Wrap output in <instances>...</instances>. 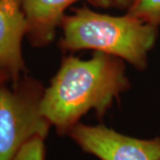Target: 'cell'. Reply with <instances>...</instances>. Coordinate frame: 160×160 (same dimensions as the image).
<instances>
[{
  "instance_id": "cell-7",
  "label": "cell",
  "mask_w": 160,
  "mask_h": 160,
  "mask_svg": "<svg viewBox=\"0 0 160 160\" xmlns=\"http://www.w3.org/2000/svg\"><path fill=\"white\" fill-rule=\"evenodd\" d=\"M127 13L155 27L160 26V0H133Z\"/></svg>"
},
{
  "instance_id": "cell-6",
  "label": "cell",
  "mask_w": 160,
  "mask_h": 160,
  "mask_svg": "<svg viewBox=\"0 0 160 160\" xmlns=\"http://www.w3.org/2000/svg\"><path fill=\"white\" fill-rule=\"evenodd\" d=\"M79 0H22L23 11L27 19V38L35 47L48 46L55 37V32L65 11ZM99 7L114 6L115 0H86Z\"/></svg>"
},
{
  "instance_id": "cell-2",
  "label": "cell",
  "mask_w": 160,
  "mask_h": 160,
  "mask_svg": "<svg viewBox=\"0 0 160 160\" xmlns=\"http://www.w3.org/2000/svg\"><path fill=\"white\" fill-rule=\"evenodd\" d=\"M59 41L64 52L93 50L130 63L143 70L148 65L149 52L154 47L158 28L127 13L114 16L83 6L65 15Z\"/></svg>"
},
{
  "instance_id": "cell-9",
  "label": "cell",
  "mask_w": 160,
  "mask_h": 160,
  "mask_svg": "<svg viewBox=\"0 0 160 160\" xmlns=\"http://www.w3.org/2000/svg\"><path fill=\"white\" fill-rule=\"evenodd\" d=\"M133 0H115L114 6L120 9H128Z\"/></svg>"
},
{
  "instance_id": "cell-1",
  "label": "cell",
  "mask_w": 160,
  "mask_h": 160,
  "mask_svg": "<svg viewBox=\"0 0 160 160\" xmlns=\"http://www.w3.org/2000/svg\"><path fill=\"white\" fill-rule=\"evenodd\" d=\"M129 87L119 58L102 52H94L88 60L66 56L44 89L40 112L58 133L68 134L90 110L102 118Z\"/></svg>"
},
{
  "instance_id": "cell-10",
  "label": "cell",
  "mask_w": 160,
  "mask_h": 160,
  "mask_svg": "<svg viewBox=\"0 0 160 160\" xmlns=\"http://www.w3.org/2000/svg\"><path fill=\"white\" fill-rule=\"evenodd\" d=\"M6 81H11L10 78L4 71H1L0 70V84L1 83H4V82H6Z\"/></svg>"
},
{
  "instance_id": "cell-5",
  "label": "cell",
  "mask_w": 160,
  "mask_h": 160,
  "mask_svg": "<svg viewBox=\"0 0 160 160\" xmlns=\"http://www.w3.org/2000/svg\"><path fill=\"white\" fill-rule=\"evenodd\" d=\"M27 30L22 0H0V70L12 83L22 78L25 70L22 44Z\"/></svg>"
},
{
  "instance_id": "cell-3",
  "label": "cell",
  "mask_w": 160,
  "mask_h": 160,
  "mask_svg": "<svg viewBox=\"0 0 160 160\" xmlns=\"http://www.w3.org/2000/svg\"><path fill=\"white\" fill-rule=\"evenodd\" d=\"M44 89L30 78L0 84V160H12L29 140L47 136L51 125L40 112Z\"/></svg>"
},
{
  "instance_id": "cell-8",
  "label": "cell",
  "mask_w": 160,
  "mask_h": 160,
  "mask_svg": "<svg viewBox=\"0 0 160 160\" xmlns=\"http://www.w3.org/2000/svg\"><path fill=\"white\" fill-rule=\"evenodd\" d=\"M45 139L39 136L32 138L23 145L12 160H45Z\"/></svg>"
},
{
  "instance_id": "cell-4",
  "label": "cell",
  "mask_w": 160,
  "mask_h": 160,
  "mask_svg": "<svg viewBox=\"0 0 160 160\" xmlns=\"http://www.w3.org/2000/svg\"><path fill=\"white\" fill-rule=\"evenodd\" d=\"M84 152L100 160H160V137L139 139L104 125L78 123L68 133Z\"/></svg>"
}]
</instances>
